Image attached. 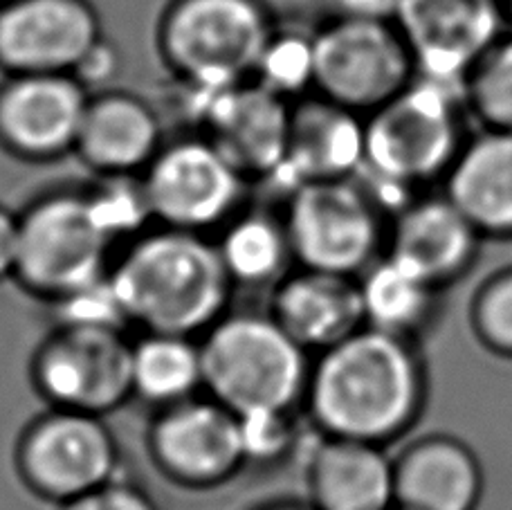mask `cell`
I'll return each mask as SVG.
<instances>
[{
	"label": "cell",
	"mask_w": 512,
	"mask_h": 510,
	"mask_svg": "<svg viewBox=\"0 0 512 510\" xmlns=\"http://www.w3.org/2000/svg\"><path fill=\"white\" fill-rule=\"evenodd\" d=\"M425 398L416 342L362 326L315 355L304 405L322 436L387 448L414 427Z\"/></svg>",
	"instance_id": "6da1fadb"
},
{
	"label": "cell",
	"mask_w": 512,
	"mask_h": 510,
	"mask_svg": "<svg viewBox=\"0 0 512 510\" xmlns=\"http://www.w3.org/2000/svg\"><path fill=\"white\" fill-rule=\"evenodd\" d=\"M108 281L128 326L189 338L221 320L234 290L216 241L162 225L128 241Z\"/></svg>",
	"instance_id": "7a4b0ae2"
},
{
	"label": "cell",
	"mask_w": 512,
	"mask_h": 510,
	"mask_svg": "<svg viewBox=\"0 0 512 510\" xmlns=\"http://www.w3.org/2000/svg\"><path fill=\"white\" fill-rule=\"evenodd\" d=\"M360 180L393 216L447 178L472 133L461 88L416 77L398 97L364 117Z\"/></svg>",
	"instance_id": "3957f363"
},
{
	"label": "cell",
	"mask_w": 512,
	"mask_h": 510,
	"mask_svg": "<svg viewBox=\"0 0 512 510\" xmlns=\"http://www.w3.org/2000/svg\"><path fill=\"white\" fill-rule=\"evenodd\" d=\"M205 391L236 414L295 412L313 360L268 313H225L200 335Z\"/></svg>",
	"instance_id": "277c9868"
},
{
	"label": "cell",
	"mask_w": 512,
	"mask_h": 510,
	"mask_svg": "<svg viewBox=\"0 0 512 510\" xmlns=\"http://www.w3.org/2000/svg\"><path fill=\"white\" fill-rule=\"evenodd\" d=\"M277 30L265 0H171L158 48L182 86L223 90L254 79Z\"/></svg>",
	"instance_id": "5b68a950"
},
{
	"label": "cell",
	"mask_w": 512,
	"mask_h": 510,
	"mask_svg": "<svg viewBox=\"0 0 512 510\" xmlns=\"http://www.w3.org/2000/svg\"><path fill=\"white\" fill-rule=\"evenodd\" d=\"M21 245L14 279L27 293L57 304L108 277L113 236L84 191L43 196L18 216Z\"/></svg>",
	"instance_id": "8992f818"
},
{
	"label": "cell",
	"mask_w": 512,
	"mask_h": 510,
	"mask_svg": "<svg viewBox=\"0 0 512 510\" xmlns=\"http://www.w3.org/2000/svg\"><path fill=\"white\" fill-rule=\"evenodd\" d=\"M286 230L299 268L360 277L387 250L391 216L360 178L290 191Z\"/></svg>",
	"instance_id": "52a82bcc"
},
{
	"label": "cell",
	"mask_w": 512,
	"mask_h": 510,
	"mask_svg": "<svg viewBox=\"0 0 512 510\" xmlns=\"http://www.w3.org/2000/svg\"><path fill=\"white\" fill-rule=\"evenodd\" d=\"M313 93L367 117L416 81L393 18L331 16L313 32Z\"/></svg>",
	"instance_id": "ba28073f"
},
{
	"label": "cell",
	"mask_w": 512,
	"mask_h": 510,
	"mask_svg": "<svg viewBox=\"0 0 512 510\" xmlns=\"http://www.w3.org/2000/svg\"><path fill=\"white\" fill-rule=\"evenodd\" d=\"M32 382L52 409L108 416L133 396V340L124 326L57 324L32 358Z\"/></svg>",
	"instance_id": "9c48e42d"
},
{
	"label": "cell",
	"mask_w": 512,
	"mask_h": 510,
	"mask_svg": "<svg viewBox=\"0 0 512 510\" xmlns=\"http://www.w3.org/2000/svg\"><path fill=\"white\" fill-rule=\"evenodd\" d=\"M16 470L30 493L63 506L117 479L120 445L104 416L50 407L18 439Z\"/></svg>",
	"instance_id": "30bf717a"
},
{
	"label": "cell",
	"mask_w": 512,
	"mask_h": 510,
	"mask_svg": "<svg viewBox=\"0 0 512 510\" xmlns=\"http://www.w3.org/2000/svg\"><path fill=\"white\" fill-rule=\"evenodd\" d=\"M140 178L155 223L198 234L230 223L250 182L207 135L164 144Z\"/></svg>",
	"instance_id": "8fae6325"
},
{
	"label": "cell",
	"mask_w": 512,
	"mask_h": 510,
	"mask_svg": "<svg viewBox=\"0 0 512 510\" xmlns=\"http://www.w3.org/2000/svg\"><path fill=\"white\" fill-rule=\"evenodd\" d=\"M146 443L162 477L189 490L223 486L248 466L239 414L212 396L158 409Z\"/></svg>",
	"instance_id": "7c38bea8"
},
{
	"label": "cell",
	"mask_w": 512,
	"mask_h": 510,
	"mask_svg": "<svg viewBox=\"0 0 512 510\" xmlns=\"http://www.w3.org/2000/svg\"><path fill=\"white\" fill-rule=\"evenodd\" d=\"M196 120L245 178H277L288 158L292 104L259 81L223 90L189 88Z\"/></svg>",
	"instance_id": "4fadbf2b"
},
{
	"label": "cell",
	"mask_w": 512,
	"mask_h": 510,
	"mask_svg": "<svg viewBox=\"0 0 512 510\" xmlns=\"http://www.w3.org/2000/svg\"><path fill=\"white\" fill-rule=\"evenodd\" d=\"M393 21L416 75L456 88L481 54L508 32L499 0H398Z\"/></svg>",
	"instance_id": "5bb4252c"
},
{
	"label": "cell",
	"mask_w": 512,
	"mask_h": 510,
	"mask_svg": "<svg viewBox=\"0 0 512 510\" xmlns=\"http://www.w3.org/2000/svg\"><path fill=\"white\" fill-rule=\"evenodd\" d=\"M104 41L90 0H3L0 70L14 75H72Z\"/></svg>",
	"instance_id": "9a60e30c"
},
{
	"label": "cell",
	"mask_w": 512,
	"mask_h": 510,
	"mask_svg": "<svg viewBox=\"0 0 512 510\" xmlns=\"http://www.w3.org/2000/svg\"><path fill=\"white\" fill-rule=\"evenodd\" d=\"M93 93L75 75H14L0 86V147L32 162L77 149Z\"/></svg>",
	"instance_id": "2e32d148"
},
{
	"label": "cell",
	"mask_w": 512,
	"mask_h": 510,
	"mask_svg": "<svg viewBox=\"0 0 512 510\" xmlns=\"http://www.w3.org/2000/svg\"><path fill=\"white\" fill-rule=\"evenodd\" d=\"M481 241V232L441 189L416 196L391 216L384 252L447 288L470 270Z\"/></svg>",
	"instance_id": "e0dca14e"
},
{
	"label": "cell",
	"mask_w": 512,
	"mask_h": 510,
	"mask_svg": "<svg viewBox=\"0 0 512 510\" xmlns=\"http://www.w3.org/2000/svg\"><path fill=\"white\" fill-rule=\"evenodd\" d=\"M270 315L310 355L367 326L358 277L299 266L274 286Z\"/></svg>",
	"instance_id": "ac0fdd59"
},
{
	"label": "cell",
	"mask_w": 512,
	"mask_h": 510,
	"mask_svg": "<svg viewBox=\"0 0 512 510\" xmlns=\"http://www.w3.org/2000/svg\"><path fill=\"white\" fill-rule=\"evenodd\" d=\"M364 117L310 93L292 104L288 158L277 178L304 182L358 178L364 167Z\"/></svg>",
	"instance_id": "d6986e66"
},
{
	"label": "cell",
	"mask_w": 512,
	"mask_h": 510,
	"mask_svg": "<svg viewBox=\"0 0 512 510\" xmlns=\"http://www.w3.org/2000/svg\"><path fill=\"white\" fill-rule=\"evenodd\" d=\"M162 122L144 99L128 93L90 97L75 153L102 176H142L162 151Z\"/></svg>",
	"instance_id": "ffe728a7"
},
{
	"label": "cell",
	"mask_w": 512,
	"mask_h": 510,
	"mask_svg": "<svg viewBox=\"0 0 512 510\" xmlns=\"http://www.w3.org/2000/svg\"><path fill=\"white\" fill-rule=\"evenodd\" d=\"M308 490L317 510H391L396 459L378 443L322 436L310 457Z\"/></svg>",
	"instance_id": "44dd1931"
},
{
	"label": "cell",
	"mask_w": 512,
	"mask_h": 510,
	"mask_svg": "<svg viewBox=\"0 0 512 510\" xmlns=\"http://www.w3.org/2000/svg\"><path fill=\"white\" fill-rule=\"evenodd\" d=\"M443 191L483 239H512V131H472Z\"/></svg>",
	"instance_id": "7402d4cb"
},
{
	"label": "cell",
	"mask_w": 512,
	"mask_h": 510,
	"mask_svg": "<svg viewBox=\"0 0 512 510\" xmlns=\"http://www.w3.org/2000/svg\"><path fill=\"white\" fill-rule=\"evenodd\" d=\"M479 459L450 436H427L396 459V506L402 510H477Z\"/></svg>",
	"instance_id": "603a6c76"
},
{
	"label": "cell",
	"mask_w": 512,
	"mask_h": 510,
	"mask_svg": "<svg viewBox=\"0 0 512 510\" xmlns=\"http://www.w3.org/2000/svg\"><path fill=\"white\" fill-rule=\"evenodd\" d=\"M358 279L367 326L416 342L434 322L443 288L402 259L384 252Z\"/></svg>",
	"instance_id": "cb8c5ba5"
},
{
	"label": "cell",
	"mask_w": 512,
	"mask_h": 510,
	"mask_svg": "<svg viewBox=\"0 0 512 510\" xmlns=\"http://www.w3.org/2000/svg\"><path fill=\"white\" fill-rule=\"evenodd\" d=\"M205 389L200 338L142 333L133 340V396L155 409L189 400Z\"/></svg>",
	"instance_id": "d4e9b609"
},
{
	"label": "cell",
	"mask_w": 512,
	"mask_h": 510,
	"mask_svg": "<svg viewBox=\"0 0 512 510\" xmlns=\"http://www.w3.org/2000/svg\"><path fill=\"white\" fill-rule=\"evenodd\" d=\"M216 248L234 286L274 288L295 263L286 221L268 212L236 214L221 227Z\"/></svg>",
	"instance_id": "484cf974"
},
{
	"label": "cell",
	"mask_w": 512,
	"mask_h": 510,
	"mask_svg": "<svg viewBox=\"0 0 512 510\" xmlns=\"http://www.w3.org/2000/svg\"><path fill=\"white\" fill-rule=\"evenodd\" d=\"M463 102L477 129L512 131V32L481 54L461 84Z\"/></svg>",
	"instance_id": "4316f807"
},
{
	"label": "cell",
	"mask_w": 512,
	"mask_h": 510,
	"mask_svg": "<svg viewBox=\"0 0 512 510\" xmlns=\"http://www.w3.org/2000/svg\"><path fill=\"white\" fill-rule=\"evenodd\" d=\"M254 81H259L261 86L288 99V102H297V99L313 93V34L290 32L279 27L265 48L259 66H256Z\"/></svg>",
	"instance_id": "83f0119b"
},
{
	"label": "cell",
	"mask_w": 512,
	"mask_h": 510,
	"mask_svg": "<svg viewBox=\"0 0 512 510\" xmlns=\"http://www.w3.org/2000/svg\"><path fill=\"white\" fill-rule=\"evenodd\" d=\"M241 436L245 463H259V466H272L286 459L297 441V425L292 412H265L241 414Z\"/></svg>",
	"instance_id": "f1b7e54d"
},
{
	"label": "cell",
	"mask_w": 512,
	"mask_h": 510,
	"mask_svg": "<svg viewBox=\"0 0 512 510\" xmlns=\"http://www.w3.org/2000/svg\"><path fill=\"white\" fill-rule=\"evenodd\" d=\"M472 317L479 340L490 351L512 358V268L481 288Z\"/></svg>",
	"instance_id": "f546056e"
},
{
	"label": "cell",
	"mask_w": 512,
	"mask_h": 510,
	"mask_svg": "<svg viewBox=\"0 0 512 510\" xmlns=\"http://www.w3.org/2000/svg\"><path fill=\"white\" fill-rule=\"evenodd\" d=\"M61 510H160L142 488L113 479L97 490L63 504Z\"/></svg>",
	"instance_id": "4dcf8cb0"
},
{
	"label": "cell",
	"mask_w": 512,
	"mask_h": 510,
	"mask_svg": "<svg viewBox=\"0 0 512 510\" xmlns=\"http://www.w3.org/2000/svg\"><path fill=\"white\" fill-rule=\"evenodd\" d=\"M120 63H122L120 54H117L113 45L104 39L86 54V59L79 63L72 75L79 79L81 86H86L90 93H93V88L99 90L111 84L117 75V70H120Z\"/></svg>",
	"instance_id": "1f68e13d"
},
{
	"label": "cell",
	"mask_w": 512,
	"mask_h": 510,
	"mask_svg": "<svg viewBox=\"0 0 512 510\" xmlns=\"http://www.w3.org/2000/svg\"><path fill=\"white\" fill-rule=\"evenodd\" d=\"M21 245V223L9 209L0 207V281L14 279Z\"/></svg>",
	"instance_id": "d6a6232c"
},
{
	"label": "cell",
	"mask_w": 512,
	"mask_h": 510,
	"mask_svg": "<svg viewBox=\"0 0 512 510\" xmlns=\"http://www.w3.org/2000/svg\"><path fill=\"white\" fill-rule=\"evenodd\" d=\"M333 16H364V18H393L398 0H328Z\"/></svg>",
	"instance_id": "836d02e7"
},
{
	"label": "cell",
	"mask_w": 512,
	"mask_h": 510,
	"mask_svg": "<svg viewBox=\"0 0 512 510\" xmlns=\"http://www.w3.org/2000/svg\"><path fill=\"white\" fill-rule=\"evenodd\" d=\"M256 510H317L313 504H304V502H274L268 506H261Z\"/></svg>",
	"instance_id": "e575fe53"
},
{
	"label": "cell",
	"mask_w": 512,
	"mask_h": 510,
	"mask_svg": "<svg viewBox=\"0 0 512 510\" xmlns=\"http://www.w3.org/2000/svg\"><path fill=\"white\" fill-rule=\"evenodd\" d=\"M499 5H501V12H504L506 27L512 32V0H499Z\"/></svg>",
	"instance_id": "d590c367"
},
{
	"label": "cell",
	"mask_w": 512,
	"mask_h": 510,
	"mask_svg": "<svg viewBox=\"0 0 512 510\" xmlns=\"http://www.w3.org/2000/svg\"><path fill=\"white\" fill-rule=\"evenodd\" d=\"M391 510H402V508H398V506H396V508H391Z\"/></svg>",
	"instance_id": "8d00e7d4"
},
{
	"label": "cell",
	"mask_w": 512,
	"mask_h": 510,
	"mask_svg": "<svg viewBox=\"0 0 512 510\" xmlns=\"http://www.w3.org/2000/svg\"><path fill=\"white\" fill-rule=\"evenodd\" d=\"M0 3H3V0H0Z\"/></svg>",
	"instance_id": "74e56055"
}]
</instances>
